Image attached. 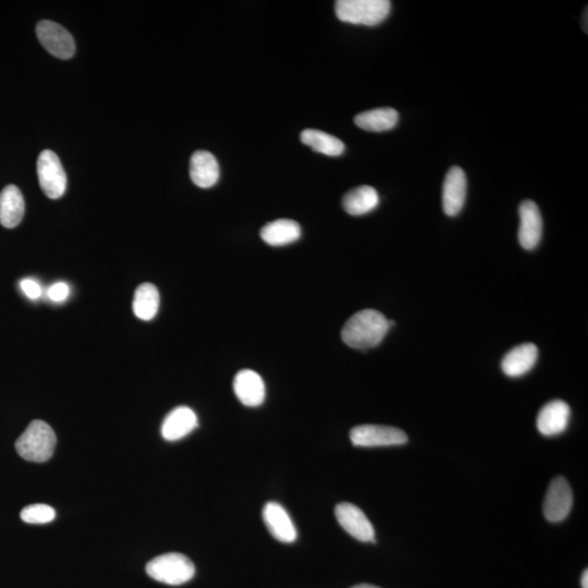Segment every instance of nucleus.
Wrapping results in <instances>:
<instances>
[{
    "label": "nucleus",
    "mask_w": 588,
    "mask_h": 588,
    "mask_svg": "<svg viewBox=\"0 0 588 588\" xmlns=\"http://www.w3.org/2000/svg\"><path fill=\"white\" fill-rule=\"evenodd\" d=\"M391 325L376 310H362L344 324L342 338L350 348L367 350L375 348L386 337Z\"/></svg>",
    "instance_id": "1"
},
{
    "label": "nucleus",
    "mask_w": 588,
    "mask_h": 588,
    "mask_svg": "<svg viewBox=\"0 0 588 588\" xmlns=\"http://www.w3.org/2000/svg\"><path fill=\"white\" fill-rule=\"evenodd\" d=\"M57 439L55 431L47 423L33 421L16 441L19 455L31 463H46L55 451Z\"/></svg>",
    "instance_id": "2"
},
{
    "label": "nucleus",
    "mask_w": 588,
    "mask_h": 588,
    "mask_svg": "<svg viewBox=\"0 0 588 588\" xmlns=\"http://www.w3.org/2000/svg\"><path fill=\"white\" fill-rule=\"evenodd\" d=\"M391 9L388 0H339L334 6L339 20L367 27L385 20Z\"/></svg>",
    "instance_id": "3"
},
{
    "label": "nucleus",
    "mask_w": 588,
    "mask_h": 588,
    "mask_svg": "<svg viewBox=\"0 0 588 588\" xmlns=\"http://www.w3.org/2000/svg\"><path fill=\"white\" fill-rule=\"evenodd\" d=\"M148 575L153 580L168 585H182L192 580L196 567L182 553L170 552L154 558L147 566Z\"/></svg>",
    "instance_id": "4"
},
{
    "label": "nucleus",
    "mask_w": 588,
    "mask_h": 588,
    "mask_svg": "<svg viewBox=\"0 0 588 588\" xmlns=\"http://www.w3.org/2000/svg\"><path fill=\"white\" fill-rule=\"evenodd\" d=\"M38 182L47 197L56 200L65 194L67 176L60 157L51 149L43 150L37 159Z\"/></svg>",
    "instance_id": "5"
},
{
    "label": "nucleus",
    "mask_w": 588,
    "mask_h": 588,
    "mask_svg": "<svg viewBox=\"0 0 588 588\" xmlns=\"http://www.w3.org/2000/svg\"><path fill=\"white\" fill-rule=\"evenodd\" d=\"M350 439L357 447H389L407 444V435L405 431L391 426L359 425L350 432Z\"/></svg>",
    "instance_id": "6"
},
{
    "label": "nucleus",
    "mask_w": 588,
    "mask_h": 588,
    "mask_svg": "<svg viewBox=\"0 0 588 588\" xmlns=\"http://www.w3.org/2000/svg\"><path fill=\"white\" fill-rule=\"evenodd\" d=\"M36 36L43 47L52 56L60 60H70L75 55L74 37L60 24L50 20L38 22Z\"/></svg>",
    "instance_id": "7"
},
{
    "label": "nucleus",
    "mask_w": 588,
    "mask_h": 588,
    "mask_svg": "<svg viewBox=\"0 0 588 588\" xmlns=\"http://www.w3.org/2000/svg\"><path fill=\"white\" fill-rule=\"evenodd\" d=\"M573 505V493L570 484L562 476L552 480L544 500V515L549 522L558 523L567 519Z\"/></svg>",
    "instance_id": "8"
},
{
    "label": "nucleus",
    "mask_w": 588,
    "mask_h": 588,
    "mask_svg": "<svg viewBox=\"0 0 588 588\" xmlns=\"http://www.w3.org/2000/svg\"><path fill=\"white\" fill-rule=\"evenodd\" d=\"M334 514L340 526L352 537L364 543H375V529L366 513L356 504L342 503L337 504Z\"/></svg>",
    "instance_id": "9"
},
{
    "label": "nucleus",
    "mask_w": 588,
    "mask_h": 588,
    "mask_svg": "<svg viewBox=\"0 0 588 588\" xmlns=\"http://www.w3.org/2000/svg\"><path fill=\"white\" fill-rule=\"evenodd\" d=\"M520 213V245L528 251L536 249L543 235V218L537 204L524 201L519 208Z\"/></svg>",
    "instance_id": "10"
},
{
    "label": "nucleus",
    "mask_w": 588,
    "mask_h": 588,
    "mask_svg": "<svg viewBox=\"0 0 588 588\" xmlns=\"http://www.w3.org/2000/svg\"><path fill=\"white\" fill-rule=\"evenodd\" d=\"M468 189L463 169L460 167L450 168L447 173L444 189H442V207L447 216L454 217L463 211Z\"/></svg>",
    "instance_id": "11"
},
{
    "label": "nucleus",
    "mask_w": 588,
    "mask_h": 588,
    "mask_svg": "<svg viewBox=\"0 0 588 588\" xmlns=\"http://www.w3.org/2000/svg\"><path fill=\"white\" fill-rule=\"evenodd\" d=\"M238 399L246 407H260L265 400L266 389L263 378L251 369H243L233 381Z\"/></svg>",
    "instance_id": "12"
},
{
    "label": "nucleus",
    "mask_w": 588,
    "mask_h": 588,
    "mask_svg": "<svg viewBox=\"0 0 588 588\" xmlns=\"http://www.w3.org/2000/svg\"><path fill=\"white\" fill-rule=\"evenodd\" d=\"M263 519L267 528L277 541L286 544L295 542L298 534L293 520L283 505L267 503L263 509Z\"/></svg>",
    "instance_id": "13"
},
{
    "label": "nucleus",
    "mask_w": 588,
    "mask_h": 588,
    "mask_svg": "<svg viewBox=\"0 0 588 588\" xmlns=\"http://www.w3.org/2000/svg\"><path fill=\"white\" fill-rule=\"evenodd\" d=\"M571 411L568 403L553 400L539 411L537 429L544 436H556L567 430Z\"/></svg>",
    "instance_id": "14"
},
{
    "label": "nucleus",
    "mask_w": 588,
    "mask_h": 588,
    "mask_svg": "<svg viewBox=\"0 0 588 588\" xmlns=\"http://www.w3.org/2000/svg\"><path fill=\"white\" fill-rule=\"evenodd\" d=\"M196 412L188 407H178L164 420L162 436L167 441L182 439L197 427Z\"/></svg>",
    "instance_id": "15"
},
{
    "label": "nucleus",
    "mask_w": 588,
    "mask_h": 588,
    "mask_svg": "<svg viewBox=\"0 0 588 588\" xmlns=\"http://www.w3.org/2000/svg\"><path fill=\"white\" fill-rule=\"evenodd\" d=\"M220 165L213 155L207 150H197L189 163V176L196 186L202 189L215 186L220 179Z\"/></svg>",
    "instance_id": "16"
},
{
    "label": "nucleus",
    "mask_w": 588,
    "mask_h": 588,
    "mask_svg": "<svg viewBox=\"0 0 588 588\" xmlns=\"http://www.w3.org/2000/svg\"><path fill=\"white\" fill-rule=\"evenodd\" d=\"M537 358L538 349L536 344H520L505 354L502 362L503 371L509 377L526 375L536 366Z\"/></svg>",
    "instance_id": "17"
},
{
    "label": "nucleus",
    "mask_w": 588,
    "mask_h": 588,
    "mask_svg": "<svg viewBox=\"0 0 588 588\" xmlns=\"http://www.w3.org/2000/svg\"><path fill=\"white\" fill-rule=\"evenodd\" d=\"M24 215L23 196L18 187H4L0 193V223L12 230L21 222Z\"/></svg>",
    "instance_id": "18"
},
{
    "label": "nucleus",
    "mask_w": 588,
    "mask_h": 588,
    "mask_svg": "<svg viewBox=\"0 0 588 588\" xmlns=\"http://www.w3.org/2000/svg\"><path fill=\"white\" fill-rule=\"evenodd\" d=\"M379 196L375 189L368 186L354 188L342 198V206L349 215L361 216L375 210Z\"/></svg>",
    "instance_id": "19"
},
{
    "label": "nucleus",
    "mask_w": 588,
    "mask_h": 588,
    "mask_svg": "<svg viewBox=\"0 0 588 588\" xmlns=\"http://www.w3.org/2000/svg\"><path fill=\"white\" fill-rule=\"evenodd\" d=\"M261 237L267 245L283 246L299 240L301 237V227L294 221H275L267 223L263 230H261Z\"/></svg>",
    "instance_id": "20"
},
{
    "label": "nucleus",
    "mask_w": 588,
    "mask_h": 588,
    "mask_svg": "<svg viewBox=\"0 0 588 588\" xmlns=\"http://www.w3.org/2000/svg\"><path fill=\"white\" fill-rule=\"evenodd\" d=\"M399 114L393 109H376L364 111L354 118V123L369 133H383L395 128Z\"/></svg>",
    "instance_id": "21"
},
{
    "label": "nucleus",
    "mask_w": 588,
    "mask_h": 588,
    "mask_svg": "<svg viewBox=\"0 0 588 588\" xmlns=\"http://www.w3.org/2000/svg\"><path fill=\"white\" fill-rule=\"evenodd\" d=\"M301 141L315 152L327 155V157H340L346 149L342 140L319 130H304L301 133Z\"/></svg>",
    "instance_id": "22"
},
{
    "label": "nucleus",
    "mask_w": 588,
    "mask_h": 588,
    "mask_svg": "<svg viewBox=\"0 0 588 588\" xmlns=\"http://www.w3.org/2000/svg\"><path fill=\"white\" fill-rule=\"evenodd\" d=\"M159 309V293L152 284H142L135 290L133 313L138 318L150 320L157 316Z\"/></svg>",
    "instance_id": "23"
},
{
    "label": "nucleus",
    "mask_w": 588,
    "mask_h": 588,
    "mask_svg": "<svg viewBox=\"0 0 588 588\" xmlns=\"http://www.w3.org/2000/svg\"><path fill=\"white\" fill-rule=\"evenodd\" d=\"M20 517L22 521L28 524H46L55 520L56 511L51 505L36 503L27 505L22 510Z\"/></svg>",
    "instance_id": "24"
},
{
    "label": "nucleus",
    "mask_w": 588,
    "mask_h": 588,
    "mask_svg": "<svg viewBox=\"0 0 588 588\" xmlns=\"http://www.w3.org/2000/svg\"><path fill=\"white\" fill-rule=\"evenodd\" d=\"M70 289L65 283H57L50 286L47 290V295L52 302H62L69 296Z\"/></svg>",
    "instance_id": "25"
},
{
    "label": "nucleus",
    "mask_w": 588,
    "mask_h": 588,
    "mask_svg": "<svg viewBox=\"0 0 588 588\" xmlns=\"http://www.w3.org/2000/svg\"><path fill=\"white\" fill-rule=\"evenodd\" d=\"M21 289L28 296V298H30L32 300H36L38 298H41L42 296V286L40 284L37 283L36 280L34 279H23L20 284Z\"/></svg>",
    "instance_id": "26"
},
{
    "label": "nucleus",
    "mask_w": 588,
    "mask_h": 588,
    "mask_svg": "<svg viewBox=\"0 0 588 588\" xmlns=\"http://www.w3.org/2000/svg\"><path fill=\"white\" fill-rule=\"evenodd\" d=\"M581 584L583 588H588V571L585 570L583 572V576L581 578Z\"/></svg>",
    "instance_id": "27"
},
{
    "label": "nucleus",
    "mask_w": 588,
    "mask_h": 588,
    "mask_svg": "<svg viewBox=\"0 0 588 588\" xmlns=\"http://www.w3.org/2000/svg\"><path fill=\"white\" fill-rule=\"evenodd\" d=\"M352 588H381V587L374 586L371 584H359L357 586H353Z\"/></svg>",
    "instance_id": "28"
},
{
    "label": "nucleus",
    "mask_w": 588,
    "mask_h": 588,
    "mask_svg": "<svg viewBox=\"0 0 588 588\" xmlns=\"http://www.w3.org/2000/svg\"><path fill=\"white\" fill-rule=\"evenodd\" d=\"M587 16H588V14H587V9H585V12H584V17H585V27H584V31H585V33H587Z\"/></svg>",
    "instance_id": "29"
}]
</instances>
